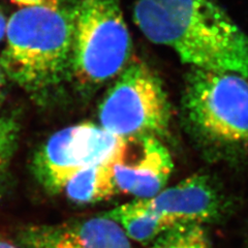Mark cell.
Wrapping results in <instances>:
<instances>
[{
    "label": "cell",
    "instance_id": "6",
    "mask_svg": "<svg viewBox=\"0 0 248 248\" xmlns=\"http://www.w3.org/2000/svg\"><path fill=\"white\" fill-rule=\"evenodd\" d=\"M121 139L92 123L61 129L36 154V175L46 188L61 191L80 170L110 161Z\"/></svg>",
    "mask_w": 248,
    "mask_h": 248
},
{
    "label": "cell",
    "instance_id": "15",
    "mask_svg": "<svg viewBox=\"0 0 248 248\" xmlns=\"http://www.w3.org/2000/svg\"><path fill=\"white\" fill-rule=\"evenodd\" d=\"M6 19L5 16L2 12V10L0 9V43L3 41V38L5 36V29H6Z\"/></svg>",
    "mask_w": 248,
    "mask_h": 248
},
{
    "label": "cell",
    "instance_id": "10",
    "mask_svg": "<svg viewBox=\"0 0 248 248\" xmlns=\"http://www.w3.org/2000/svg\"><path fill=\"white\" fill-rule=\"evenodd\" d=\"M105 216L117 222L129 240L140 243L153 242L161 232L175 223L160 215L150 206L148 200H136L122 204Z\"/></svg>",
    "mask_w": 248,
    "mask_h": 248
},
{
    "label": "cell",
    "instance_id": "2",
    "mask_svg": "<svg viewBox=\"0 0 248 248\" xmlns=\"http://www.w3.org/2000/svg\"><path fill=\"white\" fill-rule=\"evenodd\" d=\"M0 55L4 75L21 88L42 94L72 78V10L21 7L6 23Z\"/></svg>",
    "mask_w": 248,
    "mask_h": 248
},
{
    "label": "cell",
    "instance_id": "8",
    "mask_svg": "<svg viewBox=\"0 0 248 248\" xmlns=\"http://www.w3.org/2000/svg\"><path fill=\"white\" fill-rule=\"evenodd\" d=\"M21 241L27 248H134L119 224L105 215L30 226L22 231Z\"/></svg>",
    "mask_w": 248,
    "mask_h": 248
},
{
    "label": "cell",
    "instance_id": "13",
    "mask_svg": "<svg viewBox=\"0 0 248 248\" xmlns=\"http://www.w3.org/2000/svg\"><path fill=\"white\" fill-rule=\"evenodd\" d=\"M20 7H57L62 5L63 0H10Z\"/></svg>",
    "mask_w": 248,
    "mask_h": 248
},
{
    "label": "cell",
    "instance_id": "5",
    "mask_svg": "<svg viewBox=\"0 0 248 248\" xmlns=\"http://www.w3.org/2000/svg\"><path fill=\"white\" fill-rule=\"evenodd\" d=\"M100 126L119 138L167 133L170 106L158 76L144 61L130 60L99 106Z\"/></svg>",
    "mask_w": 248,
    "mask_h": 248
},
{
    "label": "cell",
    "instance_id": "1",
    "mask_svg": "<svg viewBox=\"0 0 248 248\" xmlns=\"http://www.w3.org/2000/svg\"><path fill=\"white\" fill-rule=\"evenodd\" d=\"M134 20L191 67L248 78V35L217 0H138Z\"/></svg>",
    "mask_w": 248,
    "mask_h": 248
},
{
    "label": "cell",
    "instance_id": "3",
    "mask_svg": "<svg viewBox=\"0 0 248 248\" xmlns=\"http://www.w3.org/2000/svg\"><path fill=\"white\" fill-rule=\"evenodd\" d=\"M183 107L191 130L208 146H248V78L191 67L186 76Z\"/></svg>",
    "mask_w": 248,
    "mask_h": 248
},
{
    "label": "cell",
    "instance_id": "12",
    "mask_svg": "<svg viewBox=\"0 0 248 248\" xmlns=\"http://www.w3.org/2000/svg\"><path fill=\"white\" fill-rule=\"evenodd\" d=\"M151 248H213L201 223H178L152 242Z\"/></svg>",
    "mask_w": 248,
    "mask_h": 248
},
{
    "label": "cell",
    "instance_id": "14",
    "mask_svg": "<svg viewBox=\"0 0 248 248\" xmlns=\"http://www.w3.org/2000/svg\"><path fill=\"white\" fill-rule=\"evenodd\" d=\"M3 124L0 122V169L4 165L6 155L9 153V136Z\"/></svg>",
    "mask_w": 248,
    "mask_h": 248
},
{
    "label": "cell",
    "instance_id": "4",
    "mask_svg": "<svg viewBox=\"0 0 248 248\" xmlns=\"http://www.w3.org/2000/svg\"><path fill=\"white\" fill-rule=\"evenodd\" d=\"M72 20V78L76 83L90 90L117 78L131 55L120 0H76Z\"/></svg>",
    "mask_w": 248,
    "mask_h": 248
},
{
    "label": "cell",
    "instance_id": "11",
    "mask_svg": "<svg viewBox=\"0 0 248 248\" xmlns=\"http://www.w3.org/2000/svg\"><path fill=\"white\" fill-rule=\"evenodd\" d=\"M111 160L80 170L69 179L61 191L69 200L79 204L96 203L117 195Z\"/></svg>",
    "mask_w": 248,
    "mask_h": 248
},
{
    "label": "cell",
    "instance_id": "7",
    "mask_svg": "<svg viewBox=\"0 0 248 248\" xmlns=\"http://www.w3.org/2000/svg\"><path fill=\"white\" fill-rule=\"evenodd\" d=\"M111 161L118 192L139 200L164 190L174 168L167 147L153 136L122 138Z\"/></svg>",
    "mask_w": 248,
    "mask_h": 248
},
{
    "label": "cell",
    "instance_id": "17",
    "mask_svg": "<svg viewBox=\"0 0 248 248\" xmlns=\"http://www.w3.org/2000/svg\"><path fill=\"white\" fill-rule=\"evenodd\" d=\"M0 248H18V247L15 246L10 241H6L5 239H3L1 236H0Z\"/></svg>",
    "mask_w": 248,
    "mask_h": 248
},
{
    "label": "cell",
    "instance_id": "9",
    "mask_svg": "<svg viewBox=\"0 0 248 248\" xmlns=\"http://www.w3.org/2000/svg\"><path fill=\"white\" fill-rule=\"evenodd\" d=\"M150 206L175 224L203 223L220 212V199L206 176L193 175L152 199Z\"/></svg>",
    "mask_w": 248,
    "mask_h": 248
},
{
    "label": "cell",
    "instance_id": "16",
    "mask_svg": "<svg viewBox=\"0 0 248 248\" xmlns=\"http://www.w3.org/2000/svg\"><path fill=\"white\" fill-rule=\"evenodd\" d=\"M4 89H5V75L1 69V67H0V102H1L3 98Z\"/></svg>",
    "mask_w": 248,
    "mask_h": 248
}]
</instances>
